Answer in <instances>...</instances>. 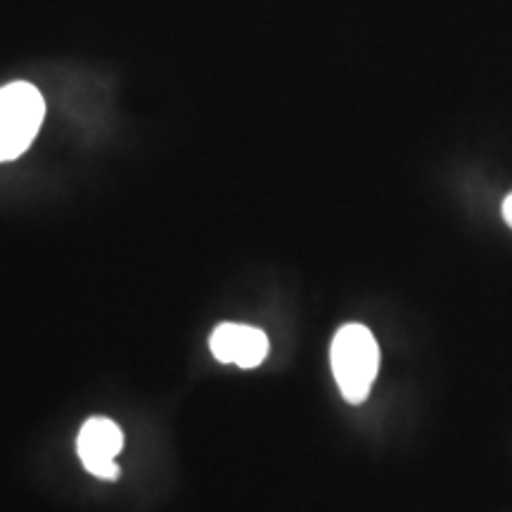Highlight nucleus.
Instances as JSON below:
<instances>
[{"mask_svg": "<svg viewBox=\"0 0 512 512\" xmlns=\"http://www.w3.org/2000/svg\"><path fill=\"white\" fill-rule=\"evenodd\" d=\"M503 219L512 228V192L508 197H505V202H503Z\"/></svg>", "mask_w": 512, "mask_h": 512, "instance_id": "39448f33", "label": "nucleus"}, {"mask_svg": "<svg viewBox=\"0 0 512 512\" xmlns=\"http://www.w3.org/2000/svg\"><path fill=\"white\" fill-rule=\"evenodd\" d=\"M332 375L349 403H363L380 370V347L366 325L349 323L337 330L330 347Z\"/></svg>", "mask_w": 512, "mask_h": 512, "instance_id": "f257e3e1", "label": "nucleus"}, {"mask_svg": "<svg viewBox=\"0 0 512 512\" xmlns=\"http://www.w3.org/2000/svg\"><path fill=\"white\" fill-rule=\"evenodd\" d=\"M43 117L46 102L36 86L15 81L0 88V162H10L29 150Z\"/></svg>", "mask_w": 512, "mask_h": 512, "instance_id": "f03ea898", "label": "nucleus"}, {"mask_svg": "<svg viewBox=\"0 0 512 512\" xmlns=\"http://www.w3.org/2000/svg\"><path fill=\"white\" fill-rule=\"evenodd\" d=\"M209 349L216 361L233 363L240 368H256L268 356V337L259 328L223 323L211 332Z\"/></svg>", "mask_w": 512, "mask_h": 512, "instance_id": "20e7f679", "label": "nucleus"}, {"mask_svg": "<svg viewBox=\"0 0 512 512\" xmlns=\"http://www.w3.org/2000/svg\"><path fill=\"white\" fill-rule=\"evenodd\" d=\"M121 448H124V432L119 430L117 422L107 418H91L83 422L79 439H76V451L91 475L114 482L119 477L117 456Z\"/></svg>", "mask_w": 512, "mask_h": 512, "instance_id": "7ed1b4c3", "label": "nucleus"}]
</instances>
